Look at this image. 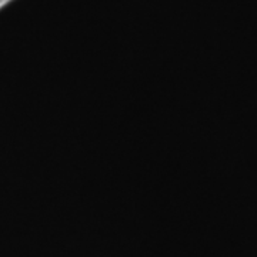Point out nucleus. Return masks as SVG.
Listing matches in <instances>:
<instances>
[{
    "mask_svg": "<svg viewBox=\"0 0 257 257\" xmlns=\"http://www.w3.org/2000/svg\"><path fill=\"white\" fill-rule=\"evenodd\" d=\"M9 2H12V0H0V9H2V8H3L5 5H8Z\"/></svg>",
    "mask_w": 257,
    "mask_h": 257,
    "instance_id": "f257e3e1",
    "label": "nucleus"
}]
</instances>
